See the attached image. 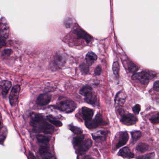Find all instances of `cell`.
<instances>
[{"label":"cell","instance_id":"1","mask_svg":"<svg viewBox=\"0 0 159 159\" xmlns=\"http://www.w3.org/2000/svg\"><path fill=\"white\" fill-rule=\"evenodd\" d=\"M30 124L35 129H37L43 133L52 134L54 133V126L47 122L41 114L32 113L30 115Z\"/></svg>","mask_w":159,"mask_h":159},{"label":"cell","instance_id":"2","mask_svg":"<svg viewBox=\"0 0 159 159\" xmlns=\"http://www.w3.org/2000/svg\"><path fill=\"white\" fill-rule=\"evenodd\" d=\"M155 76V74H152V72L142 71L134 74L132 78V79L135 81L138 82L143 85H147Z\"/></svg>","mask_w":159,"mask_h":159},{"label":"cell","instance_id":"3","mask_svg":"<svg viewBox=\"0 0 159 159\" xmlns=\"http://www.w3.org/2000/svg\"><path fill=\"white\" fill-rule=\"evenodd\" d=\"M77 105L75 102L71 100H66L58 102L55 107L61 111L70 113L73 112L76 108Z\"/></svg>","mask_w":159,"mask_h":159},{"label":"cell","instance_id":"4","mask_svg":"<svg viewBox=\"0 0 159 159\" xmlns=\"http://www.w3.org/2000/svg\"><path fill=\"white\" fill-rule=\"evenodd\" d=\"M9 34V26L5 17L0 19V35L4 38H8Z\"/></svg>","mask_w":159,"mask_h":159},{"label":"cell","instance_id":"5","mask_svg":"<svg viewBox=\"0 0 159 159\" xmlns=\"http://www.w3.org/2000/svg\"><path fill=\"white\" fill-rule=\"evenodd\" d=\"M20 89L21 87L20 85H15L12 88L9 95V102L12 107H14L17 104Z\"/></svg>","mask_w":159,"mask_h":159},{"label":"cell","instance_id":"6","mask_svg":"<svg viewBox=\"0 0 159 159\" xmlns=\"http://www.w3.org/2000/svg\"><path fill=\"white\" fill-rule=\"evenodd\" d=\"M66 56L62 53H57L53 58V63L56 67L61 68L66 63Z\"/></svg>","mask_w":159,"mask_h":159},{"label":"cell","instance_id":"7","mask_svg":"<svg viewBox=\"0 0 159 159\" xmlns=\"http://www.w3.org/2000/svg\"><path fill=\"white\" fill-rule=\"evenodd\" d=\"M121 121L124 125L127 126H132L135 124L137 122V118L133 114H124L122 116Z\"/></svg>","mask_w":159,"mask_h":159},{"label":"cell","instance_id":"8","mask_svg":"<svg viewBox=\"0 0 159 159\" xmlns=\"http://www.w3.org/2000/svg\"><path fill=\"white\" fill-rule=\"evenodd\" d=\"M92 146V142L91 139H86L79 146L78 149V154L79 155H83L85 154L89 150Z\"/></svg>","mask_w":159,"mask_h":159},{"label":"cell","instance_id":"9","mask_svg":"<svg viewBox=\"0 0 159 159\" xmlns=\"http://www.w3.org/2000/svg\"><path fill=\"white\" fill-rule=\"evenodd\" d=\"M52 99V96L49 93H44L40 95L37 98V104L41 106H44L47 105L49 103Z\"/></svg>","mask_w":159,"mask_h":159},{"label":"cell","instance_id":"10","mask_svg":"<svg viewBox=\"0 0 159 159\" xmlns=\"http://www.w3.org/2000/svg\"><path fill=\"white\" fill-rule=\"evenodd\" d=\"M11 86V82L8 80H2L0 82V91L3 96L5 97L7 95Z\"/></svg>","mask_w":159,"mask_h":159},{"label":"cell","instance_id":"11","mask_svg":"<svg viewBox=\"0 0 159 159\" xmlns=\"http://www.w3.org/2000/svg\"><path fill=\"white\" fill-rule=\"evenodd\" d=\"M74 33L77 35L78 37L85 40L87 43H90L92 40V37L82 29H76L74 30Z\"/></svg>","mask_w":159,"mask_h":159},{"label":"cell","instance_id":"12","mask_svg":"<svg viewBox=\"0 0 159 159\" xmlns=\"http://www.w3.org/2000/svg\"><path fill=\"white\" fill-rule=\"evenodd\" d=\"M129 139V134L127 132H122L120 134L118 139V142L116 144V147L120 148L126 144Z\"/></svg>","mask_w":159,"mask_h":159},{"label":"cell","instance_id":"13","mask_svg":"<svg viewBox=\"0 0 159 159\" xmlns=\"http://www.w3.org/2000/svg\"><path fill=\"white\" fill-rule=\"evenodd\" d=\"M82 113L83 118L85 121H86L92 119L94 114V111L92 109L86 107H83L82 109Z\"/></svg>","mask_w":159,"mask_h":159},{"label":"cell","instance_id":"14","mask_svg":"<svg viewBox=\"0 0 159 159\" xmlns=\"http://www.w3.org/2000/svg\"><path fill=\"white\" fill-rule=\"evenodd\" d=\"M118 155L126 159H132L134 157V154L127 147H125L120 150Z\"/></svg>","mask_w":159,"mask_h":159},{"label":"cell","instance_id":"15","mask_svg":"<svg viewBox=\"0 0 159 159\" xmlns=\"http://www.w3.org/2000/svg\"><path fill=\"white\" fill-rule=\"evenodd\" d=\"M85 100L87 103L92 105H96L98 103V99L96 95L92 91L85 96Z\"/></svg>","mask_w":159,"mask_h":159},{"label":"cell","instance_id":"16","mask_svg":"<svg viewBox=\"0 0 159 159\" xmlns=\"http://www.w3.org/2000/svg\"><path fill=\"white\" fill-rule=\"evenodd\" d=\"M125 101V95L122 91L118 92L115 97V102L116 104L118 105H122Z\"/></svg>","mask_w":159,"mask_h":159},{"label":"cell","instance_id":"17","mask_svg":"<svg viewBox=\"0 0 159 159\" xmlns=\"http://www.w3.org/2000/svg\"><path fill=\"white\" fill-rule=\"evenodd\" d=\"M97 59V56L94 53L89 52L86 56V59L88 65H91L95 63Z\"/></svg>","mask_w":159,"mask_h":159},{"label":"cell","instance_id":"18","mask_svg":"<svg viewBox=\"0 0 159 159\" xmlns=\"http://www.w3.org/2000/svg\"><path fill=\"white\" fill-rule=\"evenodd\" d=\"M37 141L41 146H48L49 139L45 135L39 134L37 136Z\"/></svg>","mask_w":159,"mask_h":159},{"label":"cell","instance_id":"19","mask_svg":"<svg viewBox=\"0 0 159 159\" xmlns=\"http://www.w3.org/2000/svg\"><path fill=\"white\" fill-rule=\"evenodd\" d=\"M93 139L95 140H100L103 141L105 139L106 133L104 131H99L92 134Z\"/></svg>","mask_w":159,"mask_h":159},{"label":"cell","instance_id":"20","mask_svg":"<svg viewBox=\"0 0 159 159\" xmlns=\"http://www.w3.org/2000/svg\"><path fill=\"white\" fill-rule=\"evenodd\" d=\"M96 125L98 127L99 126H105L107 124V122L104 121L102 115L100 113L97 114L94 119L93 120Z\"/></svg>","mask_w":159,"mask_h":159},{"label":"cell","instance_id":"21","mask_svg":"<svg viewBox=\"0 0 159 159\" xmlns=\"http://www.w3.org/2000/svg\"><path fill=\"white\" fill-rule=\"evenodd\" d=\"M149 146L146 143H141L139 144L136 147V150L141 153L145 152L148 150Z\"/></svg>","mask_w":159,"mask_h":159},{"label":"cell","instance_id":"22","mask_svg":"<svg viewBox=\"0 0 159 159\" xmlns=\"http://www.w3.org/2000/svg\"><path fill=\"white\" fill-rule=\"evenodd\" d=\"M84 139V135L83 134H79L75 137L73 139L74 145L75 146H80V144L83 142Z\"/></svg>","mask_w":159,"mask_h":159},{"label":"cell","instance_id":"23","mask_svg":"<svg viewBox=\"0 0 159 159\" xmlns=\"http://www.w3.org/2000/svg\"><path fill=\"white\" fill-rule=\"evenodd\" d=\"M127 70H129L130 73H135L136 71L138 70V67L133 63L132 62L129 61L127 63Z\"/></svg>","mask_w":159,"mask_h":159},{"label":"cell","instance_id":"24","mask_svg":"<svg viewBox=\"0 0 159 159\" xmlns=\"http://www.w3.org/2000/svg\"><path fill=\"white\" fill-rule=\"evenodd\" d=\"M92 88L89 86H85L83 87L81 89H80L79 91V93L80 94L83 96H86V95L88 94V93L92 91Z\"/></svg>","mask_w":159,"mask_h":159},{"label":"cell","instance_id":"25","mask_svg":"<svg viewBox=\"0 0 159 159\" xmlns=\"http://www.w3.org/2000/svg\"><path fill=\"white\" fill-rule=\"evenodd\" d=\"M48 120L52 124L57 127H60L62 126V123L60 121L56 120V118H54L51 116H48L47 117Z\"/></svg>","mask_w":159,"mask_h":159},{"label":"cell","instance_id":"26","mask_svg":"<svg viewBox=\"0 0 159 159\" xmlns=\"http://www.w3.org/2000/svg\"><path fill=\"white\" fill-rule=\"evenodd\" d=\"M40 155L42 156H46L49 154V149L48 146H40L39 150Z\"/></svg>","mask_w":159,"mask_h":159},{"label":"cell","instance_id":"27","mask_svg":"<svg viewBox=\"0 0 159 159\" xmlns=\"http://www.w3.org/2000/svg\"><path fill=\"white\" fill-rule=\"evenodd\" d=\"M131 135H132L133 142H135L138 141V139H139L141 138L142 134L140 131H135L134 132H131Z\"/></svg>","mask_w":159,"mask_h":159},{"label":"cell","instance_id":"28","mask_svg":"<svg viewBox=\"0 0 159 159\" xmlns=\"http://www.w3.org/2000/svg\"><path fill=\"white\" fill-rule=\"evenodd\" d=\"M113 73L116 77H118L119 74V70H120V65L117 62H114L113 65Z\"/></svg>","mask_w":159,"mask_h":159},{"label":"cell","instance_id":"29","mask_svg":"<svg viewBox=\"0 0 159 159\" xmlns=\"http://www.w3.org/2000/svg\"><path fill=\"white\" fill-rule=\"evenodd\" d=\"M85 124H86V126L90 129H94L97 127V126L96 125L94 121L92 119L85 121Z\"/></svg>","mask_w":159,"mask_h":159},{"label":"cell","instance_id":"30","mask_svg":"<svg viewBox=\"0 0 159 159\" xmlns=\"http://www.w3.org/2000/svg\"><path fill=\"white\" fill-rule=\"evenodd\" d=\"M69 129L73 133H74L76 134H77V135L81 134L82 133H83V130L81 129H79L78 127H76V126H70Z\"/></svg>","mask_w":159,"mask_h":159},{"label":"cell","instance_id":"31","mask_svg":"<svg viewBox=\"0 0 159 159\" xmlns=\"http://www.w3.org/2000/svg\"><path fill=\"white\" fill-rule=\"evenodd\" d=\"M155 157V154L154 152H150L144 155L139 156L138 159H153Z\"/></svg>","mask_w":159,"mask_h":159},{"label":"cell","instance_id":"32","mask_svg":"<svg viewBox=\"0 0 159 159\" xmlns=\"http://www.w3.org/2000/svg\"><path fill=\"white\" fill-rule=\"evenodd\" d=\"M80 69L84 73L87 74L89 73V67L88 65L83 63L80 65Z\"/></svg>","mask_w":159,"mask_h":159},{"label":"cell","instance_id":"33","mask_svg":"<svg viewBox=\"0 0 159 159\" xmlns=\"http://www.w3.org/2000/svg\"><path fill=\"white\" fill-rule=\"evenodd\" d=\"M12 49H4V51H2L1 55L4 57H8L12 54Z\"/></svg>","mask_w":159,"mask_h":159},{"label":"cell","instance_id":"34","mask_svg":"<svg viewBox=\"0 0 159 159\" xmlns=\"http://www.w3.org/2000/svg\"><path fill=\"white\" fill-rule=\"evenodd\" d=\"M150 121L154 124H158L159 123V114H157L155 116L151 117L150 118Z\"/></svg>","mask_w":159,"mask_h":159},{"label":"cell","instance_id":"35","mask_svg":"<svg viewBox=\"0 0 159 159\" xmlns=\"http://www.w3.org/2000/svg\"><path fill=\"white\" fill-rule=\"evenodd\" d=\"M141 107L140 105L137 104L133 107V111L134 113H135V114H138L139 112L141 111Z\"/></svg>","mask_w":159,"mask_h":159},{"label":"cell","instance_id":"36","mask_svg":"<svg viewBox=\"0 0 159 159\" xmlns=\"http://www.w3.org/2000/svg\"><path fill=\"white\" fill-rule=\"evenodd\" d=\"M101 72H102V68L101 66H97L95 70V74L96 75H99L101 74Z\"/></svg>","mask_w":159,"mask_h":159},{"label":"cell","instance_id":"37","mask_svg":"<svg viewBox=\"0 0 159 159\" xmlns=\"http://www.w3.org/2000/svg\"><path fill=\"white\" fill-rule=\"evenodd\" d=\"M5 45L6 42L4 39L1 36H0V48L3 47L4 46H5Z\"/></svg>","mask_w":159,"mask_h":159},{"label":"cell","instance_id":"38","mask_svg":"<svg viewBox=\"0 0 159 159\" xmlns=\"http://www.w3.org/2000/svg\"><path fill=\"white\" fill-rule=\"evenodd\" d=\"M153 88L156 91H158L159 90V81H156L155 82L153 86Z\"/></svg>","mask_w":159,"mask_h":159},{"label":"cell","instance_id":"39","mask_svg":"<svg viewBox=\"0 0 159 159\" xmlns=\"http://www.w3.org/2000/svg\"><path fill=\"white\" fill-rule=\"evenodd\" d=\"M43 159H56V157L54 156V155H47L45 156V157L44 158H43Z\"/></svg>","mask_w":159,"mask_h":159},{"label":"cell","instance_id":"40","mask_svg":"<svg viewBox=\"0 0 159 159\" xmlns=\"http://www.w3.org/2000/svg\"><path fill=\"white\" fill-rule=\"evenodd\" d=\"M83 159H93V158H91V157H90V156H86L85 158H83Z\"/></svg>","mask_w":159,"mask_h":159},{"label":"cell","instance_id":"41","mask_svg":"<svg viewBox=\"0 0 159 159\" xmlns=\"http://www.w3.org/2000/svg\"><path fill=\"white\" fill-rule=\"evenodd\" d=\"M1 125V121H0V125Z\"/></svg>","mask_w":159,"mask_h":159}]
</instances>
